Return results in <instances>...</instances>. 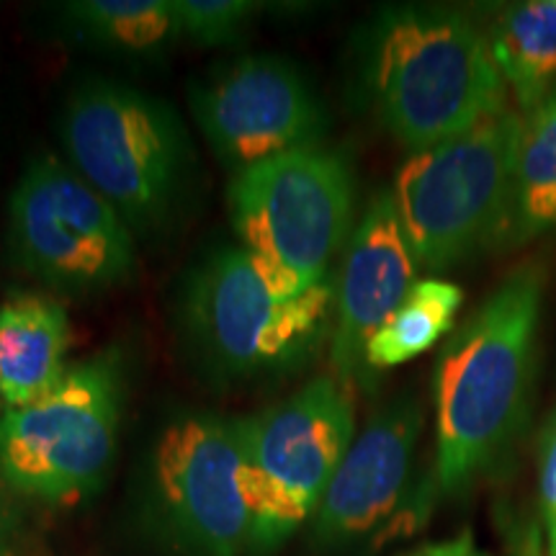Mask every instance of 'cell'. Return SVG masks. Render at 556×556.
Wrapping results in <instances>:
<instances>
[{
  "mask_svg": "<svg viewBox=\"0 0 556 556\" xmlns=\"http://www.w3.org/2000/svg\"><path fill=\"white\" fill-rule=\"evenodd\" d=\"M556 232V90L523 116L516 170L513 242Z\"/></svg>",
  "mask_w": 556,
  "mask_h": 556,
  "instance_id": "cell-18",
  "label": "cell"
},
{
  "mask_svg": "<svg viewBox=\"0 0 556 556\" xmlns=\"http://www.w3.org/2000/svg\"><path fill=\"white\" fill-rule=\"evenodd\" d=\"M261 11L253 0H173L180 39L204 47L232 45Z\"/></svg>",
  "mask_w": 556,
  "mask_h": 556,
  "instance_id": "cell-19",
  "label": "cell"
},
{
  "mask_svg": "<svg viewBox=\"0 0 556 556\" xmlns=\"http://www.w3.org/2000/svg\"><path fill=\"white\" fill-rule=\"evenodd\" d=\"M420 433L422 407L409 394L371 415L361 435L353 438L309 520L319 546L353 544L397 510Z\"/></svg>",
  "mask_w": 556,
  "mask_h": 556,
  "instance_id": "cell-13",
  "label": "cell"
},
{
  "mask_svg": "<svg viewBox=\"0 0 556 556\" xmlns=\"http://www.w3.org/2000/svg\"><path fill=\"white\" fill-rule=\"evenodd\" d=\"M402 556H490L482 546L477 544L475 533L471 531H462L454 539H443V541H433V544H422L413 548V552L402 554Z\"/></svg>",
  "mask_w": 556,
  "mask_h": 556,
  "instance_id": "cell-21",
  "label": "cell"
},
{
  "mask_svg": "<svg viewBox=\"0 0 556 556\" xmlns=\"http://www.w3.org/2000/svg\"><path fill=\"white\" fill-rule=\"evenodd\" d=\"M0 556H21L16 548V520L5 503H0Z\"/></svg>",
  "mask_w": 556,
  "mask_h": 556,
  "instance_id": "cell-23",
  "label": "cell"
},
{
  "mask_svg": "<svg viewBox=\"0 0 556 556\" xmlns=\"http://www.w3.org/2000/svg\"><path fill=\"white\" fill-rule=\"evenodd\" d=\"M356 184L345 155L315 144L235 173L229 222L268 289L302 296L330 276L353 232Z\"/></svg>",
  "mask_w": 556,
  "mask_h": 556,
  "instance_id": "cell-6",
  "label": "cell"
},
{
  "mask_svg": "<svg viewBox=\"0 0 556 556\" xmlns=\"http://www.w3.org/2000/svg\"><path fill=\"white\" fill-rule=\"evenodd\" d=\"M513 556H546L544 531H541L539 523H528L526 528H520L516 544H513Z\"/></svg>",
  "mask_w": 556,
  "mask_h": 556,
  "instance_id": "cell-22",
  "label": "cell"
},
{
  "mask_svg": "<svg viewBox=\"0 0 556 556\" xmlns=\"http://www.w3.org/2000/svg\"><path fill=\"white\" fill-rule=\"evenodd\" d=\"M486 37L505 88L531 114L556 90V0L510 5Z\"/></svg>",
  "mask_w": 556,
  "mask_h": 556,
  "instance_id": "cell-15",
  "label": "cell"
},
{
  "mask_svg": "<svg viewBox=\"0 0 556 556\" xmlns=\"http://www.w3.org/2000/svg\"><path fill=\"white\" fill-rule=\"evenodd\" d=\"M70 319L58 299L16 291L0 304V394L5 407L45 397L67 371Z\"/></svg>",
  "mask_w": 556,
  "mask_h": 556,
  "instance_id": "cell-14",
  "label": "cell"
},
{
  "mask_svg": "<svg viewBox=\"0 0 556 556\" xmlns=\"http://www.w3.org/2000/svg\"><path fill=\"white\" fill-rule=\"evenodd\" d=\"M336 278L302 296L268 289L242 248H219L186 276L178 330L189 356L219 384L283 379L330 343Z\"/></svg>",
  "mask_w": 556,
  "mask_h": 556,
  "instance_id": "cell-3",
  "label": "cell"
},
{
  "mask_svg": "<svg viewBox=\"0 0 556 556\" xmlns=\"http://www.w3.org/2000/svg\"><path fill=\"white\" fill-rule=\"evenodd\" d=\"M539 486H541V518H544L546 556H556V413L541 435L539 448Z\"/></svg>",
  "mask_w": 556,
  "mask_h": 556,
  "instance_id": "cell-20",
  "label": "cell"
},
{
  "mask_svg": "<svg viewBox=\"0 0 556 556\" xmlns=\"http://www.w3.org/2000/svg\"><path fill=\"white\" fill-rule=\"evenodd\" d=\"M13 261L50 289L93 294L135 274L137 238L65 160L39 155L9 201Z\"/></svg>",
  "mask_w": 556,
  "mask_h": 556,
  "instance_id": "cell-9",
  "label": "cell"
},
{
  "mask_svg": "<svg viewBox=\"0 0 556 556\" xmlns=\"http://www.w3.org/2000/svg\"><path fill=\"white\" fill-rule=\"evenodd\" d=\"M544 276L513 270L467 317L435 364V484L467 492L526 426Z\"/></svg>",
  "mask_w": 556,
  "mask_h": 556,
  "instance_id": "cell-1",
  "label": "cell"
},
{
  "mask_svg": "<svg viewBox=\"0 0 556 556\" xmlns=\"http://www.w3.org/2000/svg\"><path fill=\"white\" fill-rule=\"evenodd\" d=\"M124 409L116 348L83 358L45 397L0 413V482L45 503H80L106 482Z\"/></svg>",
  "mask_w": 556,
  "mask_h": 556,
  "instance_id": "cell-7",
  "label": "cell"
},
{
  "mask_svg": "<svg viewBox=\"0 0 556 556\" xmlns=\"http://www.w3.org/2000/svg\"><path fill=\"white\" fill-rule=\"evenodd\" d=\"M417 263L402 229L392 191L368 201L348 238L336 281V325L330 338L332 377L368 384L366 345L415 287Z\"/></svg>",
  "mask_w": 556,
  "mask_h": 556,
  "instance_id": "cell-12",
  "label": "cell"
},
{
  "mask_svg": "<svg viewBox=\"0 0 556 556\" xmlns=\"http://www.w3.org/2000/svg\"><path fill=\"white\" fill-rule=\"evenodd\" d=\"M245 451L250 556L278 552L315 518L319 500L356 438L353 387L317 377L287 400L238 417Z\"/></svg>",
  "mask_w": 556,
  "mask_h": 556,
  "instance_id": "cell-8",
  "label": "cell"
},
{
  "mask_svg": "<svg viewBox=\"0 0 556 556\" xmlns=\"http://www.w3.org/2000/svg\"><path fill=\"white\" fill-rule=\"evenodd\" d=\"M464 291L443 278H420L366 345L368 371L397 368L430 351L454 328Z\"/></svg>",
  "mask_w": 556,
  "mask_h": 556,
  "instance_id": "cell-17",
  "label": "cell"
},
{
  "mask_svg": "<svg viewBox=\"0 0 556 556\" xmlns=\"http://www.w3.org/2000/svg\"><path fill=\"white\" fill-rule=\"evenodd\" d=\"M60 139L70 168L135 238H155L170 225L191 180L193 148L168 101L116 80H86L70 93Z\"/></svg>",
  "mask_w": 556,
  "mask_h": 556,
  "instance_id": "cell-4",
  "label": "cell"
},
{
  "mask_svg": "<svg viewBox=\"0 0 556 556\" xmlns=\"http://www.w3.org/2000/svg\"><path fill=\"white\" fill-rule=\"evenodd\" d=\"M520 129L503 109L402 163L392 197L417 268L448 270L510 240Z\"/></svg>",
  "mask_w": 556,
  "mask_h": 556,
  "instance_id": "cell-5",
  "label": "cell"
},
{
  "mask_svg": "<svg viewBox=\"0 0 556 556\" xmlns=\"http://www.w3.org/2000/svg\"><path fill=\"white\" fill-rule=\"evenodd\" d=\"M189 103L206 144L232 176L283 152L323 144L328 129L307 78L278 54L227 62L191 86Z\"/></svg>",
  "mask_w": 556,
  "mask_h": 556,
  "instance_id": "cell-11",
  "label": "cell"
},
{
  "mask_svg": "<svg viewBox=\"0 0 556 556\" xmlns=\"http://www.w3.org/2000/svg\"><path fill=\"white\" fill-rule=\"evenodd\" d=\"M366 90L389 135L413 152L507 109L490 37L456 9H389L366 41Z\"/></svg>",
  "mask_w": 556,
  "mask_h": 556,
  "instance_id": "cell-2",
  "label": "cell"
},
{
  "mask_svg": "<svg viewBox=\"0 0 556 556\" xmlns=\"http://www.w3.org/2000/svg\"><path fill=\"white\" fill-rule=\"evenodd\" d=\"M148 507L180 554H248L253 516L238 417L180 413L165 422L148 458Z\"/></svg>",
  "mask_w": 556,
  "mask_h": 556,
  "instance_id": "cell-10",
  "label": "cell"
},
{
  "mask_svg": "<svg viewBox=\"0 0 556 556\" xmlns=\"http://www.w3.org/2000/svg\"><path fill=\"white\" fill-rule=\"evenodd\" d=\"M65 16L80 39L122 58H157L180 39L173 0H78Z\"/></svg>",
  "mask_w": 556,
  "mask_h": 556,
  "instance_id": "cell-16",
  "label": "cell"
},
{
  "mask_svg": "<svg viewBox=\"0 0 556 556\" xmlns=\"http://www.w3.org/2000/svg\"><path fill=\"white\" fill-rule=\"evenodd\" d=\"M0 405H3V394H0Z\"/></svg>",
  "mask_w": 556,
  "mask_h": 556,
  "instance_id": "cell-24",
  "label": "cell"
}]
</instances>
